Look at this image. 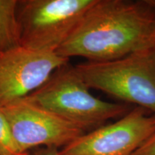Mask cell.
Here are the masks:
<instances>
[{"mask_svg": "<svg viewBox=\"0 0 155 155\" xmlns=\"http://www.w3.org/2000/svg\"><path fill=\"white\" fill-rule=\"evenodd\" d=\"M17 0H0V52L20 46Z\"/></svg>", "mask_w": 155, "mask_h": 155, "instance_id": "8", "label": "cell"}, {"mask_svg": "<svg viewBox=\"0 0 155 155\" xmlns=\"http://www.w3.org/2000/svg\"><path fill=\"white\" fill-rule=\"evenodd\" d=\"M28 155H35V154H29Z\"/></svg>", "mask_w": 155, "mask_h": 155, "instance_id": "12", "label": "cell"}, {"mask_svg": "<svg viewBox=\"0 0 155 155\" xmlns=\"http://www.w3.org/2000/svg\"><path fill=\"white\" fill-rule=\"evenodd\" d=\"M133 155H155V131L135 151Z\"/></svg>", "mask_w": 155, "mask_h": 155, "instance_id": "10", "label": "cell"}, {"mask_svg": "<svg viewBox=\"0 0 155 155\" xmlns=\"http://www.w3.org/2000/svg\"><path fill=\"white\" fill-rule=\"evenodd\" d=\"M75 68L89 88L155 114V47L113 61H87Z\"/></svg>", "mask_w": 155, "mask_h": 155, "instance_id": "3", "label": "cell"}, {"mask_svg": "<svg viewBox=\"0 0 155 155\" xmlns=\"http://www.w3.org/2000/svg\"><path fill=\"white\" fill-rule=\"evenodd\" d=\"M95 0L19 1L17 18L20 45L55 52L74 30Z\"/></svg>", "mask_w": 155, "mask_h": 155, "instance_id": "4", "label": "cell"}, {"mask_svg": "<svg viewBox=\"0 0 155 155\" xmlns=\"http://www.w3.org/2000/svg\"><path fill=\"white\" fill-rule=\"evenodd\" d=\"M19 150L8 120L0 108V155H28Z\"/></svg>", "mask_w": 155, "mask_h": 155, "instance_id": "9", "label": "cell"}, {"mask_svg": "<svg viewBox=\"0 0 155 155\" xmlns=\"http://www.w3.org/2000/svg\"><path fill=\"white\" fill-rule=\"evenodd\" d=\"M68 62L55 52L21 45L0 52V108L29 96Z\"/></svg>", "mask_w": 155, "mask_h": 155, "instance_id": "6", "label": "cell"}, {"mask_svg": "<svg viewBox=\"0 0 155 155\" xmlns=\"http://www.w3.org/2000/svg\"><path fill=\"white\" fill-rule=\"evenodd\" d=\"M19 150L29 153L38 146L65 147L85 132L25 98L1 108Z\"/></svg>", "mask_w": 155, "mask_h": 155, "instance_id": "7", "label": "cell"}, {"mask_svg": "<svg viewBox=\"0 0 155 155\" xmlns=\"http://www.w3.org/2000/svg\"><path fill=\"white\" fill-rule=\"evenodd\" d=\"M35 155H61L60 151L58 150V147H45L39 150L34 154Z\"/></svg>", "mask_w": 155, "mask_h": 155, "instance_id": "11", "label": "cell"}, {"mask_svg": "<svg viewBox=\"0 0 155 155\" xmlns=\"http://www.w3.org/2000/svg\"><path fill=\"white\" fill-rule=\"evenodd\" d=\"M75 66L65 64L25 99L76 126L85 132L129 112L125 104L104 101L93 96Z\"/></svg>", "mask_w": 155, "mask_h": 155, "instance_id": "2", "label": "cell"}, {"mask_svg": "<svg viewBox=\"0 0 155 155\" xmlns=\"http://www.w3.org/2000/svg\"><path fill=\"white\" fill-rule=\"evenodd\" d=\"M137 106L119 120L83 134L61 155H133L155 131V114Z\"/></svg>", "mask_w": 155, "mask_h": 155, "instance_id": "5", "label": "cell"}, {"mask_svg": "<svg viewBox=\"0 0 155 155\" xmlns=\"http://www.w3.org/2000/svg\"><path fill=\"white\" fill-rule=\"evenodd\" d=\"M154 47L155 1L95 0L56 53L104 62Z\"/></svg>", "mask_w": 155, "mask_h": 155, "instance_id": "1", "label": "cell"}]
</instances>
